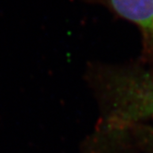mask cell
<instances>
[{"instance_id":"1","label":"cell","mask_w":153,"mask_h":153,"mask_svg":"<svg viewBox=\"0 0 153 153\" xmlns=\"http://www.w3.org/2000/svg\"><path fill=\"white\" fill-rule=\"evenodd\" d=\"M111 101L114 116L124 125L153 120V73L122 70L114 81Z\"/></svg>"},{"instance_id":"2","label":"cell","mask_w":153,"mask_h":153,"mask_svg":"<svg viewBox=\"0 0 153 153\" xmlns=\"http://www.w3.org/2000/svg\"><path fill=\"white\" fill-rule=\"evenodd\" d=\"M121 18L135 25L143 40L153 45V0H105Z\"/></svg>"},{"instance_id":"3","label":"cell","mask_w":153,"mask_h":153,"mask_svg":"<svg viewBox=\"0 0 153 153\" xmlns=\"http://www.w3.org/2000/svg\"><path fill=\"white\" fill-rule=\"evenodd\" d=\"M125 134H129L134 143L148 153H153V127L145 125H135L126 129Z\"/></svg>"}]
</instances>
